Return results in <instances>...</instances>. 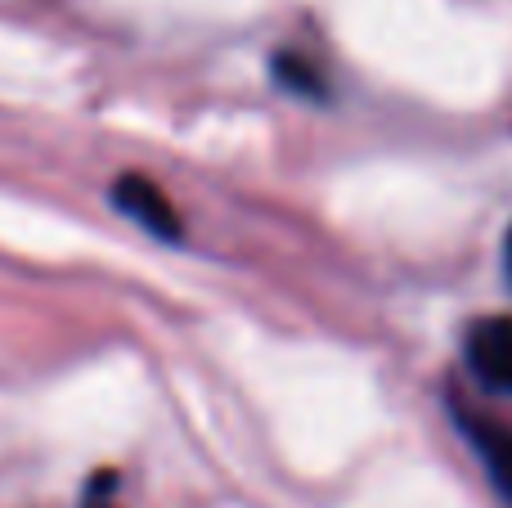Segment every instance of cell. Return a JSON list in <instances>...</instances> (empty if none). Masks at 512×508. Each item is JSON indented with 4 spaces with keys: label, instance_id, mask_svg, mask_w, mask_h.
<instances>
[{
    "label": "cell",
    "instance_id": "obj_1",
    "mask_svg": "<svg viewBox=\"0 0 512 508\" xmlns=\"http://www.w3.org/2000/svg\"><path fill=\"white\" fill-rule=\"evenodd\" d=\"M468 365L490 392H512V315H490L472 324Z\"/></svg>",
    "mask_w": 512,
    "mask_h": 508
},
{
    "label": "cell",
    "instance_id": "obj_2",
    "mask_svg": "<svg viewBox=\"0 0 512 508\" xmlns=\"http://www.w3.org/2000/svg\"><path fill=\"white\" fill-rule=\"evenodd\" d=\"M113 207L117 212H126L140 230L158 234V239H180V212L171 207V198L162 194L153 180L144 176H117L113 180Z\"/></svg>",
    "mask_w": 512,
    "mask_h": 508
},
{
    "label": "cell",
    "instance_id": "obj_3",
    "mask_svg": "<svg viewBox=\"0 0 512 508\" xmlns=\"http://www.w3.org/2000/svg\"><path fill=\"white\" fill-rule=\"evenodd\" d=\"M486 464L495 486L504 491V500L512 504V437H490L486 441Z\"/></svg>",
    "mask_w": 512,
    "mask_h": 508
},
{
    "label": "cell",
    "instance_id": "obj_4",
    "mask_svg": "<svg viewBox=\"0 0 512 508\" xmlns=\"http://www.w3.org/2000/svg\"><path fill=\"white\" fill-rule=\"evenodd\" d=\"M274 72H279V81L288 90H301V95H319V77H315V68L310 63H301V59H292V54H279L274 59Z\"/></svg>",
    "mask_w": 512,
    "mask_h": 508
},
{
    "label": "cell",
    "instance_id": "obj_5",
    "mask_svg": "<svg viewBox=\"0 0 512 508\" xmlns=\"http://www.w3.org/2000/svg\"><path fill=\"white\" fill-rule=\"evenodd\" d=\"M504 270H508V284H512V230H508V239H504Z\"/></svg>",
    "mask_w": 512,
    "mask_h": 508
},
{
    "label": "cell",
    "instance_id": "obj_6",
    "mask_svg": "<svg viewBox=\"0 0 512 508\" xmlns=\"http://www.w3.org/2000/svg\"><path fill=\"white\" fill-rule=\"evenodd\" d=\"M95 508H99V504H95Z\"/></svg>",
    "mask_w": 512,
    "mask_h": 508
}]
</instances>
